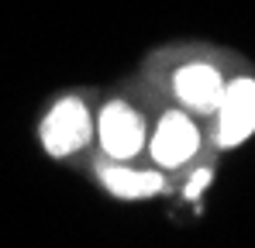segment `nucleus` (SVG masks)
Returning <instances> with one entry per match:
<instances>
[{
  "instance_id": "f257e3e1",
  "label": "nucleus",
  "mask_w": 255,
  "mask_h": 248,
  "mask_svg": "<svg viewBox=\"0 0 255 248\" xmlns=\"http://www.w3.org/2000/svg\"><path fill=\"white\" fill-rule=\"evenodd\" d=\"M162 90L172 104H179L183 111L197 114V118H214L221 93L228 86V76L221 73V66L197 55V59H176L166 55V69H162Z\"/></svg>"
},
{
  "instance_id": "20e7f679",
  "label": "nucleus",
  "mask_w": 255,
  "mask_h": 248,
  "mask_svg": "<svg viewBox=\"0 0 255 248\" xmlns=\"http://www.w3.org/2000/svg\"><path fill=\"white\" fill-rule=\"evenodd\" d=\"M200 148H204V131H200V124H197V114L183 111L179 104L166 107V111L155 118V124L148 127V145H145V152H148L152 165H159V169H166V172L186 169V165L200 155Z\"/></svg>"
},
{
  "instance_id": "0eeeda50",
  "label": "nucleus",
  "mask_w": 255,
  "mask_h": 248,
  "mask_svg": "<svg viewBox=\"0 0 255 248\" xmlns=\"http://www.w3.org/2000/svg\"><path fill=\"white\" fill-rule=\"evenodd\" d=\"M207 183H211V169H204V165H200V169H197V172L186 179V186H183V197H186V200H197V197L207 190Z\"/></svg>"
},
{
  "instance_id": "39448f33",
  "label": "nucleus",
  "mask_w": 255,
  "mask_h": 248,
  "mask_svg": "<svg viewBox=\"0 0 255 248\" xmlns=\"http://www.w3.org/2000/svg\"><path fill=\"white\" fill-rule=\"evenodd\" d=\"M255 134V80L235 76L228 80L221 104L214 111V145L217 148H238Z\"/></svg>"
},
{
  "instance_id": "f03ea898",
  "label": "nucleus",
  "mask_w": 255,
  "mask_h": 248,
  "mask_svg": "<svg viewBox=\"0 0 255 248\" xmlns=\"http://www.w3.org/2000/svg\"><path fill=\"white\" fill-rule=\"evenodd\" d=\"M97 134V114L86 104L83 93H66L59 100H52V107L45 111L38 124V141H42L48 159H73L93 145Z\"/></svg>"
},
{
  "instance_id": "7ed1b4c3",
  "label": "nucleus",
  "mask_w": 255,
  "mask_h": 248,
  "mask_svg": "<svg viewBox=\"0 0 255 248\" xmlns=\"http://www.w3.org/2000/svg\"><path fill=\"white\" fill-rule=\"evenodd\" d=\"M148 118L131 97H111L97 111V148L104 159L134 162L148 145Z\"/></svg>"
},
{
  "instance_id": "423d86ee",
  "label": "nucleus",
  "mask_w": 255,
  "mask_h": 248,
  "mask_svg": "<svg viewBox=\"0 0 255 248\" xmlns=\"http://www.w3.org/2000/svg\"><path fill=\"white\" fill-rule=\"evenodd\" d=\"M97 172V183L118 197V200H148V197H159L166 193L169 179H166V169L159 165H134V162H121V159H100L93 165Z\"/></svg>"
}]
</instances>
